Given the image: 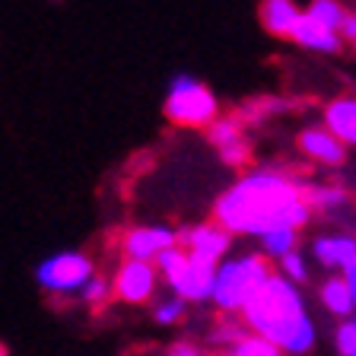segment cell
<instances>
[{
	"label": "cell",
	"instance_id": "obj_1",
	"mask_svg": "<svg viewBox=\"0 0 356 356\" xmlns=\"http://www.w3.org/2000/svg\"><path fill=\"white\" fill-rule=\"evenodd\" d=\"M213 216L216 226L229 236H264L280 226L299 232L312 210L302 200V185H296L286 172L258 169L220 194Z\"/></svg>",
	"mask_w": 356,
	"mask_h": 356
},
{
	"label": "cell",
	"instance_id": "obj_2",
	"mask_svg": "<svg viewBox=\"0 0 356 356\" xmlns=\"http://www.w3.org/2000/svg\"><path fill=\"white\" fill-rule=\"evenodd\" d=\"M238 315L254 337L274 343L277 350H286L293 356L309 353L315 343V325L302 309V296L280 274L267 277Z\"/></svg>",
	"mask_w": 356,
	"mask_h": 356
},
{
	"label": "cell",
	"instance_id": "obj_3",
	"mask_svg": "<svg viewBox=\"0 0 356 356\" xmlns=\"http://www.w3.org/2000/svg\"><path fill=\"white\" fill-rule=\"evenodd\" d=\"M274 274L264 254H242V258H226L216 267L213 293L210 302L220 312H242L245 302L258 293V286Z\"/></svg>",
	"mask_w": 356,
	"mask_h": 356
},
{
	"label": "cell",
	"instance_id": "obj_4",
	"mask_svg": "<svg viewBox=\"0 0 356 356\" xmlns=\"http://www.w3.org/2000/svg\"><path fill=\"white\" fill-rule=\"evenodd\" d=\"M165 118L181 127H207L213 118H220V102L210 86L178 74L165 92Z\"/></svg>",
	"mask_w": 356,
	"mask_h": 356
},
{
	"label": "cell",
	"instance_id": "obj_5",
	"mask_svg": "<svg viewBox=\"0 0 356 356\" xmlns=\"http://www.w3.org/2000/svg\"><path fill=\"white\" fill-rule=\"evenodd\" d=\"M92 274H96V270H92V261L83 252H60L38 264L35 280L42 283V289H48L51 296H67V293H80Z\"/></svg>",
	"mask_w": 356,
	"mask_h": 356
},
{
	"label": "cell",
	"instance_id": "obj_6",
	"mask_svg": "<svg viewBox=\"0 0 356 356\" xmlns=\"http://www.w3.org/2000/svg\"><path fill=\"white\" fill-rule=\"evenodd\" d=\"M178 245L188 252V258L204 261L210 267H220L226 261L232 236L226 229H220L216 222H204V226H191V229L178 232Z\"/></svg>",
	"mask_w": 356,
	"mask_h": 356
},
{
	"label": "cell",
	"instance_id": "obj_7",
	"mask_svg": "<svg viewBox=\"0 0 356 356\" xmlns=\"http://www.w3.org/2000/svg\"><path fill=\"white\" fill-rule=\"evenodd\" d=\"M111 293L131 305L149 302L156 293V267L147 261H121L115 280H111Z\"/></svg>",
	"mask_w": 356,
	"mask_h": 356
},
{
	"label": "cell",
	"instance_id": "obj_8",
	"mask_svg": "<svg viewBox=\"0 0 356 356\" xmlns=\"http://www.w3.org/2000/svg\"><path fill=\"white\" fill-rule=\"evenodd\" d=\"M172 245H178V232L169 229V226H137V229L124 232L121 252H124V261H147V264H153Z\"/></svg>",
	"mask_w": 356,
	"mask_h": 356
},
{
	"label": "cell",
	"instance_id": "obj_9",
	"mask_svg": "<svg viewBox=\"0 0 356 356\" xmlns=\"http://www.w3.org/2000/svg\"><path fill=\"white\" fill-rule=\"evenodd\" d=\"M213 277H216V267L188 258L185 270H181V277H178V283L172 289H175V296L185 299V302H207L210 293H213Z\"/></svg>",
	"mask_w": 356,
	"mask_h": 356
},
{
	"label": "cell",
	"instance_id": "obj_10",
	"mask_svg": "<svg viewBox=\"0 0 356 356\" xmlns=\"http://www.w3.org/2000/svg\"><path fill=\"white\" fill-rule=\"evenodd\" d=\"M299 149L321 165H341L347 159V147L341 140H334L325 127H305L299 134Z\"/></svg>",
	"mask_w": 356,
	"mask_h": 356
},
{
	"label": "cell",
	"instance_id": "obj_11",
	"mask_svg": "<svg viewBox=\"0 0 356 356\" xmlns=\"http://www.w3.org/2000/svg\"><path fill=\"white\" fill-rule=\"evenodd\" d=\"M325 131L343 147H356V99H334L325 108Z\"/></svg>",
	"mask_w": 356,
	"mask_h": 356
},
{
	"label": "cell",
	"instance_id": "obj_12",
	"mask_svg": "<svg viewBox=\"0 0 356 356\" xmlns=\"http://www.w3.org/2000/svg\"><path fill=\"white\" fill-rule=\"evenodd\" d=\"M258 13H261V22H264L267 32H274V35H293L302 10H299L293 0H264Z\"/></svg>",
	"mask_w": 356,
	"mask_h": 356
},
{
	"label": "cell",
	"instance_id": "obj_13",
	"mask_svg": "<svg viewBox=\"0 0 356 356\" xmlns=\"http://www.w3.org/2000/svg\"><path fill=\"white\" fill-rule=\"evenodd\" d=\"M312 252H315V258L321 261L325 267H347L350 261H356V238L350 236H321L315 238V245H312Z\"/></svg>",
	"mask_w": 356,
	"mask_h": 356
},
{
	"label": "cell",
	"instance_id": "obj_14",
	"mask_svg": "<svg viewBox=\"0 0 356 356\" xmlns=\"http://www.w3.org/2000/svg\"><path fill=\"white\" fill-rule=\"evenodd\" d=\"M289 38H296L302 48H309V51H321V54H334V51H341V38H337V32H327L321 29L318 22H312L309 16H299L296 22V29H293V35Z\"/></svg>",
	"mask_w": 356,
	"mask_h": 356
},
{
	"label": "cell",
	"instance_id": "obj_15",
	"mask_svg": "<svg viewBox=\"0 0 356 356\" xmlns=\"http://www.w3.org/2000/svg\"><path fill=\"white\" fill-rule=\"evenodd\" d=\"M321 305H325L331 315H337V318H347L350 312H356L353 305V296H350L347 283H343V277H331V280L321 283Z\"/></svg>",
	"mask_w": 356,
	"mask_h": 356
},
{
	"label": "cell",
	"instance_id": "obj_16",
	"mask_svg": "<svg viewBox=\"0 0 356 356\" xmlns=\"http://www.w3.org/2000/svg\"><path fill=\"white\" fill-rule=\"evenodd\" d=\"M302 200L309 204V210H334L347 200V191H343V188H334V185H327V188L325 185H305Z\"/></svg>",
	"mask_w": 356,
	"mask_h": 356
},
{
	"label": "cell",
	"instance_id": "obj_17",
	"mask_svg": "<svg viewBox=\"0 0 356 356\" xmlns=\"http://www.w3.org/2000/svg\"><path fill=\"white\" fill-rule=\"evenodd\" d=\"M296 236L299 232L296 229H270V232H264V236H258L261 238V252H264V258H277L280 261L283 254H289V252H296Z\"/></svg>",
	"mask_w": 356,
	"mask_h": 356
},
{
	"label": "cell",
	"instance_id": "obj_18",
	"mask_svg": "<svg viewBox=\"0 0 356 356\" xmlns=\"http://www.w3.org/2000/svg\"><path fill=\"white\" fill-rule=\"evenodd\" d=\"M305 16H309L312 22H318L321 29L337 32L341 29V19H343V7L337 3V0H312L309 10H305Z\"/></svg>",
	"mask_w": 356,
	"mask_h": 356
},
{
	"label": "cell",
	"instance_id": "obj_19",
	"mask_svg": "<svg viewBox=\"0 0 356 356\" xmlns=\"http://www.w3.org/2000/svg\"><path fill=\"white\" fill-rule=\"evenodd\" d=\"M185 264H188V252L181 248V245H172V248H165V252L156 258V270L163 274V280L169 283V286H175L178 283V277H181Z\"/></svg>",
	"mask_w": 356,
	"mask_h": 356
},
{
	"label": "cell",
	"instance_id": "obj_20",
	"mask_svg": "<svg viewBox=\"0 0 356 356\" xmlns=\"http://www.w3.org/2000/svg\"><path fill=\"white\" fill-rule=\"evenodd\" d=\"M207 140L213 143L216 149L229 147V143L242 140V124H238L236 118H213L207 124Z\"/></svg>",
	"mask_w": 356,
	"mask_h": 356
},
{
	"label": "cell",
	"instance_id": "obj_21",
	"mask_svg": "<svg viewBox=\"0 0 356 356\" xmlns=\"http://www.w3.org/2000/svg\"><path fill=\"white\" fill-rule=\"evenodd\" d=\"M286 108V102L283 99H274V96H264V99H254V102H248L242 111H238V124H258V121H264L267 115H274V111H283Z\"/></svg>",
	"mask_w": 356,
	"mask_h": 356
},
{
	"label": "cell",
	"instance_id": "obj_22",
	"mask_svg": "<svg viewBox=\"0 0 356 356\" xmlns=\"http://www.w3.org/2000/svg\"><path fill=\"white\" fill-rule=\"evenodd\" d=\"M222 356H283V350H277L274 343L261 341V337H254V334H245L242 341L232 343Z\"/></svg>",
	"mask_w": 356,
	"mask_h": 356
},
{
	"label": "cell",
	"instance_id": "obj_23",
	"mask_svg": "<svg viewBox=\"0 0 356 356\" xmlns=\"http://www.w3.org/2000/svg\"><path fill=\"white\" fill-rule=\"evenodd\" d=\"M80 296H83V302L89 305V309H102V305H108V299H111V283L105 280V277H89L86 280V286L80 289Z\"/></svg>",
	"mask_w": 356,
	"mask_h": 356
},
{
	"label": "cell",
	"instance_id": "obj_24",
	"mask_svg": "<svg viewBox=\"0 0 356 356\" xmlns=\"http://www.w3.org/2000/svg\"><path fill=\"white\" fill-rule=\"evenodd\" d=\"M185 299H178L175 293L172 296H165V299H159L156 302V309H153V318L159 321V325H178V321L185 318Z\"/></svg>",
	"mask_w": 356,
	"mask_h": 356
},
{
	"label": "cell",
	"instance_id": "obj_25",
	"mask_svg": "<svg viewBox=\"0 0 356 356\" xmlns=\"http://www.w3.org/2000/svg\"><path fill=\"white\" fill-rule=\"evenodd\" d=\"M280 277H286L293 286L296 283H305L309 280V267H305V258L299 252H289L280 258Z\"/></svg>",
	"mask_w": 356,
	"mask_h": 356
},
{
	"label": "cell",
	"instance_id": "obj_26",
	"mask_svg": "<svg viewBox=\"0 0 356 356\" xmlns=\"http://www.w3.org/2000/svg\"><path fill=\"white\" fill-rule=\"evenodd\" d=\"M245 334H248V331H245V327H238L236 321H222V325H216V331L210 334V343H222V347L229 350L232 343L242 341Z\"/></svg>",
	"mask_w": 356,
	"mask_h": 356
},
{
	"label": "cell",
	"instance_id": "obj_27",
	"mask_svg": "<svg viewBox=\"0 0 356 356\" xmlns=\"http://www.w3.org/2000/svg\"><path fill=\"white\" fill-rule=\"evenodd\" d=\"M334 343L341 356H356V321H343L334 334Z\"/></svg>",
	"mask_w": 356,
	"mask_h": 356
},
{
	"label": "cell",
	"instance_id": "obj_28",
	"mask_svg": "<svg viewBox=\"0 0 356 356\" xmlns=\"http://www.w3.org/2000/svg\"><path fill=\"white\" fill-rule=\"evenodd\" d=\"M220 156H222V163L226 165H245L248 159H252V149H248V143L245 140H236V143H229V147H222L220 149Z\"/></svg>",
	"mask_w": 356,
	"mask_h": 356
},
{
	"label": "cell",
	"instance_id": "obj_29",
	"mask_svg": "<svg viewBox=\"0 0 356 356\" xmlns=\"http://www.w3.org/2000/svg\"><path fill=\"white\" fill-rule=\"evenodd\" d=\"M165 356H210V353L204 347H197L194 341H175L165 350Z\"/></svg>",
	"mask_w": 356,
	"mask_h": 356
},
{
	"label": "cell",
	"instance_id": "obj_30",
	"mask_svg": "<svg viewBox=\"0 0 356 356\" xmlns=\"http://www.w3.org/2000/svg\"><path fill=\"white\" fill-rule=\"evenodd\" d=\"M337 38H347V42H356V16L353 13H343L341 19V29H337Z\"/></svg>",
	"mask_w": 356,
	"mask_h": 356
},
{
	"label": "cell",
	"instance_id": "obj_31",
	"mask_svg": "<svg viewBox=\"0 0 356 356\" xmlns=\"http://www.w3.org/2000/svg\"><path fill=\"white\" fill-rule=\"evenodd\" d=\"M343 283H347L350 296H353V305H356V261H350V264L343 267Z\"/></svg>",
	"mask_w": 356,
	"mask_h": 356
},
{
	"label": "cell",
	"instance_id": "obj_32",
	"mask_svg": "<svg viewBox=\"0 0 356 356\" xmlns=\"http://www.w3.org/2000/svg\"><path fill=\"white\" fill-rule=\"evenodd\" d=\"M0 356H10V350H7V343L0 341Z\"/></svg>",
	"mask_w": 356,
	"mask_h": 356
},
{
	"label": "cell",
	"instance_id": "obj_33",
	"mask_svg": "<svg viewBox=\"0 0 356 356\" xmlns=\"http://www.w3.org/2000/svg\"><path fill=\"white\" fill-rule=\"evenodd\" d=\"M51 3H60V0H51Z\"/></svg>",
	"mask_w": 356,
	"mask_h": 356
},
{
	"label": "cell",
	"instance_id": "obj_34",
	"mask_svg": "<svg viewBox=\"0 0 356 356\" xmlns=\"http://www.w3.org/2000/svg\"><path fill=\"white\" fill-rule=\"evenodd\" d=\"M353 44H356V42H353Z\"/></svg>",
	"mask_w": 356,
	"mask_h": 356
}]
</instances>
